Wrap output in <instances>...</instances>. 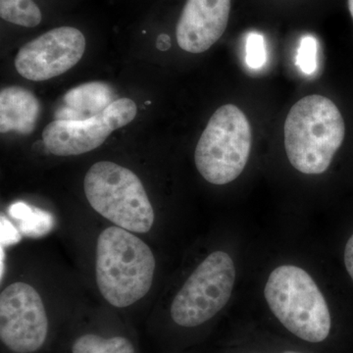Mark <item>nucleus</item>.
<instances>
[{
  "mask_svg": "<svg viewBox=\"0 0 353 353\" xmlns=\"http://www.w3.org/2000/svg\"><path fill=\"white\" fill-rule=\"evenodd\" d=\"M345 124L340 109L319 94L297 101L285 122V148L297 171L319 175L328 170L343 145Z\"/></svg>",
  "mask_w": 353,
  "mask_h": 353,
  "instance_id": "1",
  "label": "nucleus"
},
{
  "mask_svg": "<svg viewBox=\"0 0 353 353\" xmlns=\"http://www.w3.org/2000/svg\"><path fill=\"white\" fill-rule=\"evenodd\" d=\"M155 259L150 246L128 230L110 227L97 239V287L115 307H128L150 292Z\"/></svg>",
  "mask_w": 353,
  "mask_h": 353,
  "instance_id": "2",
  "label": "nucleus"
},
{
  "mask_svg": "<svg viewBox=\"0 0 353 353\" xmlns=\"http://www.w3.org/2000/svg\"><path fill=\"white\" fill-rule=\"evenodd\" d=\"M264 294L273 314L290 333L309 343L328 338V303L307 272L292 265L277 267L269 276Z\"/></svg>",
  "mask_w": 353,
  "mask_h": 353,
  "instance_id": "3",
  "label": "nucleus"
},
{
  "mask_svg": "<svg viewBox=\"0 0 353 353\" xmlns=\"http://www.w3.org/2000/svg\"><path fill=\"white\" fill-rule=\"evenodd\" d=\"M83 190L90 206L116 226L139 234L152 230V203L139 176L126 167L97 162L88 171Z\"/></svg>",
  "mask_w": 353,
  "mask_h": 353,
  "instance_id": "4",
  "label": "nucleus"
},
{
  "mask_svg": "<svg viewBox=\"0 0 353 353\" xmlns=\"http://www.w3.org/2000/svg\"><path fill=\"white\" fill-rule=\"evenodd\" d=\"M252 143V127L245 114L234 104L221 106L197 143V170L213 185L233 182L245 170Z\"/></svg>",
  "mask_w": 353,
  "mask_h": 353,
  "instance_id": "5",
  "label": "nucleus"
},
{
  "mask_svg": "<svg viewBox=\"0 0 353 353\" xmlns=\"http://www.w3.org/2000/svg\"><path fill=\"white\" fill-rule=\"evenodd\" d=\"M234 281L232 257L224 252L211 253L176 294L170 309L172 319L185 328L209 321L231 299Z\"/></svg>",
  "mask_w": 353,
  "mask_h": 353,
  "instance_id": "6",
  "label": "nucleus"
},
{
  "mask_svg": "<svg viewBox=\"0 0 353 353\" xmlns=\"http://www.w3.org/2000/svg\"><path fill=\"white\" fill-rule=\"evenodd\" d=\"M48 314L39 292L18 282L0 294V339L15 353H34L43 347L48 336Z\"/></svg>",
  "mask_w": 353,
  "mask_h": 353,
  "instance_id": "7",
  "label": "nucleus"
},
{
  "mask_svg": "<svg viewBox=\"0 0 353 353\" xmlns=\"http://www.w3.org/2000/svg\"><path fill=\"white\" fill-rule=\"evenodd\" d=\"M85 50L82 32L73 27L57 28L25 44L14 64L21 76L43 82L73 68L82 59Z\"/></svg>",
  "mask_w": 353,
  "mask_h": 353,
  "instance_id": "8",
  "label": "nucleus"
},
{
  "mask_svg": "<svg viewBox=\"0 0 353 353\" xmlns=\"http://www.w3.org/2000/svg\"><path fill=\"white\" fill-rule=\"evenodd\" d=\"M231 0H187L176 29L179 46L187 52L208 50L223 36Z\"/></svg>",
  "mask_w": 353,
  "mask_h": 353,
  "instance_id": "9",
  "label": "nucleus"
},
{
  "mask_svg": "<svg viewBox=\"0 0 353 353\" xmlns=\"http://www.w3.org/2000/svg\"><path fill=\"white\" fill-rule=\"evenodd\" d=\"M112 132L101 113L87 120H54L44 129L43 139L52 154L71 157L99 148Z\"/></svg>",
  "mask_w": 353,
  "mask_h": 353,
  "instance_id": "10",
  "label": "nucleus"
},
{
  "mask_svg": "<svg viewBox=\"0 0 353 353\" xmlns=\"http://www.w3.org/2000/svg\"><path fill=\"white\" fill-rule=\"evenodd\" d=\"M39 102L29 90L7 87L0 92V132L30 134L36 128Z\"/></svg>",
  "mask_w": 353,
  "mask_h": 353,
  "instance_id": "11",
  "label": "nucleus"
},
{
  "mask_svg": "<svg viewBox=\"0 0 353 353\" xmlns=\"http://www.w3.org/2000/svg\"><path fill=\"white\" fill-rule=\"evenodd\" d=\"M116 95L106 83H83L70 90L62 99L61 105L55 111V120L81 121L99 115Z\"/></svg>",
  "mask_w": 353,
  "mask_h": 353,
  "instance_id": "12",
  "label": "nucleus"
},
{
  "mask_svg": "<svg viewBox=\"0 0 353 353\" xmlns=\"http://www.w3.org/2000/svg\"><path fill=\"white\" fill-rule=\"evenodd\" d=\"M9 214L19 222L21 233L32 238L50 233L53 218L50 213L38 208H32L24 202H16L9 208Z\"/></svg>",
  "mask_w": 353,
  "mask_h": 353,
  "instance_id": "13",
  "label": "nucleus"
},
{
  "mask_svg": "<svg viewBox=\"0 0 353 353\" xmlns=\"http://www.w3.org/2000/svg\"><path fill=\"white\" fill-rule=\"evenodd\" d=\"M72 353H136V348L125 336L104 338L97 334H85L74 341Z\"/></svg>",
  "mask_w": 353,
  "mask_h": 353,
  "instance_id": "14",
  "label": "nucleus"
},
{
  "mask_svg": "<svg viewBox=\"0 0 353 353\" xmlns=\"http://www.w3.org/2000/svg\"><path fill=\"white\" fill-rule=\"evenodd\" d=\"M0 17L26 28L37 27L43 19L39 6L32 0H0Z\"/></svg>",
  "mask_w": 353,
  "mask_h": 353,
  "instance_id": "15",
  "label": "nucleus"
},
{
  "mask_svg": "<svg viewBox=\"0 0 353 353\" xmlns=\"http://www.w3.org/2000/svg\"><path fill=\"white\" fill-rule=\"evenodd\" d=\"M138 113L136 103L130 99H116L101 112L102 117L112 131L127 126Z\"/></svg>",
  "mask_w": 353,
  "mask_h": 353,
  "instance_id": "16",
  "label": "nucleus"
},
{
  "mask_svg": "<svg viewBox=\"0 0 353 353\" xmlns=\"http://www.w3.org/2000/svg\"><path fill=\"white\" fill-rule=\"evenodd\" d=\"M318 41L313 36L301 39L297 48L296 63L305 75H313L318 68Z\"/></svg>",
  "mask_w": 353,
  "mask_h": 353,
  "instance_id": "17",
  "label": "nucleus"
},
{
  "mask_svg": "<svg viewBox=\"0 0 353 353\" xmlns=\"http://www.w3.org/2000/svg\"><path fill=\"white\" fill-rule=\"evenodd\" d=\"M245 61L252 70H259L266 64V43L263 34L259 32H250L246 39Z\"/></svg>",
  "mask_w": 353,
  "mask_h": 353,
  "instance_id": "18",
  "label": "nucleus"
},
{
  "mask_svg": "<svg viewBox=\"0 0 353 353\" xmlns=\"http://www.w3.org/2000/svg\"><path fill=\"white\" fill-rule=\"evenodd\" d=\"M0 224H1V229H0L1 230V246L19 243L21 240L19 231L3 216H1Z\"/></svg>",
  "mask_w": 353,
  "mask_h": 353,
  "instance_id": "19",
  "label": "nucleus"
},
{
  "mask_svg": "<svg viewBox=\"0 0 353 353\" xmlns=\"http://www.w3.org/2000/svg\"><path fill=\"white\" fill-rule=\"evenodd\" d=\"M343 263L348 276L353 282V232L348 236L345 248H343Z\"/></svg>",
  "mask_w": 353,
  "mask_h": 353,
  "instance_id": "20",
  "label": "nucleus"
},
{
  "mask_svg": "<svg viewBox=\"0 0 353 353\" xmlns=\"http://www.w3.org/2000/svg\"><path fill=\"white\" fill-rule=\"evenodd\" d=\"M348 9L353 19V0H348Z\"/></svg>",
  "mask_w": 353,
  "mask_h": 353,
  "instance_id": "21",
  "label": "nucleus"
},
{
  "mask_svg": "<svg viewBox=\"0 0 353 353\" xmlns=\"http://www.w3.org/2000/svg\"><path fill=\"white\" fill-rule=\"evenodd\" d=\"M285 353H299V352H285Z\"/></svg>",
  "mask_w": 353,
  "mask_h": 353,
  "instance_id": "22",
  "label": "nucleus"
}]
</instances>
